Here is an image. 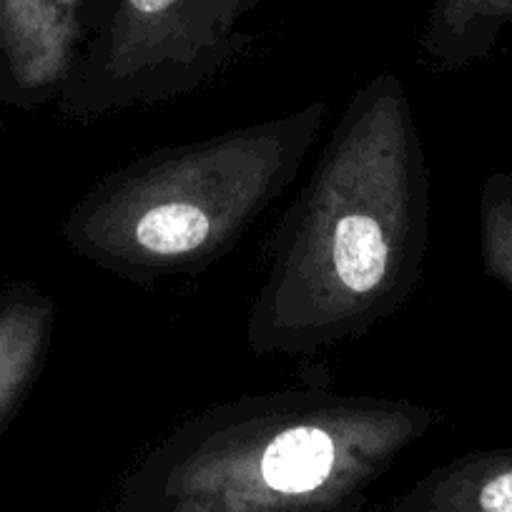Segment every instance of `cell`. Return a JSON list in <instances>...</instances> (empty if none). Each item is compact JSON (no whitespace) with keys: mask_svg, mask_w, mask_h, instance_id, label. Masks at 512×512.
<instances>
[{"mask_svg":"<svg viewBox=\"0 0 512 512\" xmlns=\"http://www.w3.org/2000/svg\"><path fill=\"white\" fill-rule=\"evenodd\" d=\"M267 0H111L61 91L68 118L93 121L199 91L254 43L241 21Z\"/></svg>","mask_w":512,"mask_h":512,"instance_id":"277c9868","label":"cell"},{"mask_svg":"<svg viewBox=\"0 0 512 512\" xmlns=\"http://www.w3.org/2000/svg\"><path fill=\"white\" fill-rule=\"evenodd\" d=\"M327 103L149 151L101 176L63 224L81 259L131 284L199 277L284 194L322 134Z\"/></svg>","mask_w":512,"mask_h":512,"instance_id":"3957f363","label":"cell"},{"mask_svg":"<svg viewBox=\"0 0 512 512\" xmlns=\"http://www.w3.org/2000/svg\"><path fill=\"white\" fill-rule=\"evenodd\" d=\"M477 236L485 274L512 297V169L492 171L482 181Z\"/></svg>","mask_w":512,"mask_h":512,"instance_id":"ba28073f","label":"cell"},{"mask_svg":"<svg viewBox=\"0 0 512 512\" xmlns=\"http://www.w3.org/2000/svg\"><path fill=\"white\" fill-rule=\"evenodd\" d=\"M505 28H512V0H430L422 58L437 73L462 71L490 58Z\"/></svg>","mask_w":512,"mask_h":512,"instance_id":"8992f818","label":"cell"},{"mask_svg":"<svg viewBox=\"0 0 512 512\" xmlns=\"http://www.w3.org/2000/svg\"><path fill=\"white\" fill-rule=\"evenodd\" d=\"M430 166L407 88L372 76L349 96L274 234L246 319L256 357H309L395 317L425 272Z\"/></svg>","mask_w":512,"mask_h":512,"instance_id":"6da1fadb","label":"cell"},{"mask_svg":"<svg viewBox=\"0 0 512 512\" xmlns=\"http://www.w3.org/2000/svg\"><path fill=\"white\" fill-rule=\"evenodd\" d=\"M440 420L329 382L244 395L176 425L128 475L118 512H337Z\"/></svg>","mask_w":512,"mask_h":512,"instance_id":"7a4b0ae2","label":"cell"},{"mask_svg":"<svg viewBox=\"0 0 512 512\" xmlns=\"http://www.w3.org/2000/svg\"><path fill=\"white\" fill-rule=\"evenodd\" d=\"M395 512H512V447L467 452L435 467Z\"/></svg>","mask_w":512,"mask_h":512,"instance_id":"5b68a950","label":"cell"},{"mask_svg":"<svg viewBox=\"0 0 512 512\" xmlns=\"http://www.w3.org/2000/svg\"><path fill=\"white\" fill-rule=\"evenodd\" d=\"M56 304L33 287H16L0 302V422L11 415L46 359Z\"/></svg>","mask_w":512,"mask_h":512,"instance_id":"52a82bcc","label":"cell"}]
</instances>
